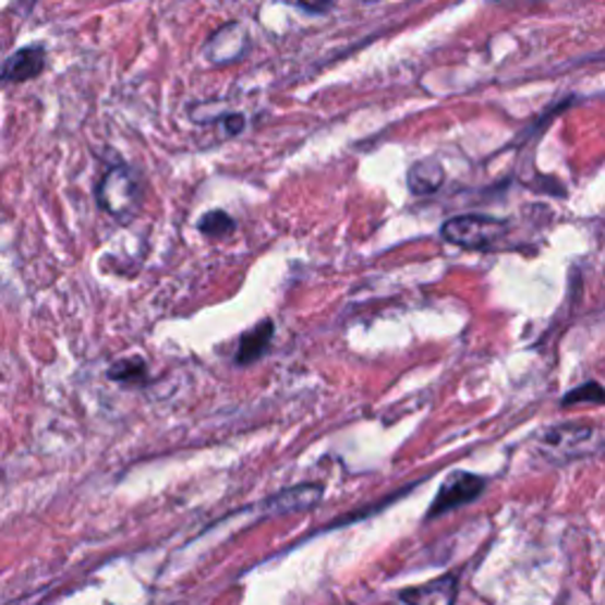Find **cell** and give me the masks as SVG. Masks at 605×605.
Returning <instances> with one entry per match:
<instances>
[{"mask_svg":"<svg viewBox=\"0 0 605 605\" xmlns=\"http://www.w3.org/2000/svg\"><path fill=\"white\" fill-rule=\"evenodd\" d=\"M97 202L109 216L119 220L133 218L140 204H143V187H140L137 176L129 166L111 168L97 187Z\"/></svg>","mask_w":605,"mask_h":605,"instance_id":"cell-1","label":"cell"},{"mask_svg":"<svg viewBox=\"0 0 605 605\" xmlns=\"http://www.w3.org/2000/svg\"><path fill=\"white\" fill-rule=\"evenodd\" d=\"M509 230V222L489 216H457L449 218L443 225V237L445 242L461 246V249H473L483 251L489 249L495 242Z\"/></svg>","mask_w":605,"mask_h":605,"instance_id":"cell-2","label":"cell"},{"mask_svg":"<svg viewBox=\"0 0 605 605\" xmlns=\"http://www.w3.org/2000/svg\"><path fill=\"white\" fill-rule=\"evenodd\" d=\"M487 481L481 475H473V473H455V475H449L447 481L443 483L440 487V495L438 499H435L431 504V509H428V518L433 516H443L447 511H452V509H459V506L463 504H469L473 499L481 497V492L485 489Z\"/></svg>","mask_w":605,"mask_h":605,"instance_id":"cell-3","label":"cell"},{"mask_svg":"<svg viewBox=\"0 0 605 605\" xmlns=\"http://www.w3.org/2000/svg\"><path fill=\"white\" fill-rule=\"evenodd\" d=\"M249 46V34L244 32L242 24H228L208 38L206 44V58L214 64H232L246 52Z\"/></svg>","mask_w":605,"mask_h":605,"instance_id":"cell-4","label":"cell"},{"mask_svg":"<svg viewBox=\"0 0 605 605\" xmlns=\"http://www.w3.org/2000/svg\"><path fill=\"white\" fill-rule=\"evenodd\" d=\"M400 601L407 605H455L457 601V577L443 574L438 580L421 586L400 591Z\"/></svg>","mask_w":605,"mask_h":605,"instance_id":"cell-5","label":"cell"},{"mask_svg":"<svg viewBox=\"0 0 605 605\" xmlns=\"http://www.w3.org/2000/svg\"><path fill=\"white\" fill-rule=\"evenodd\" d=\"M322 495H325V489H322V485H315V483L291 487V489L279 492V495L267 499L265 501V511L267 513L311 511L322 501Z\"/></svg>","mask_w":605,"mask_h":605,"instance_id":"cell-6","label":"cell"},{"mask_svg":"<svg viewBox=\"0 0 605 605\" xmlns=\"http://www.w3.org/2000/svg\"><path fill=\"white\" fill-rule=\"evenodd\" d=\"M44 69H46L44 48H22L5 62L0 78L5 83H24L36 78L38 74H44Z\"/></svg>","mask_w":605,"mask_h":605,"instance_id":"cell-7","label":"cell"},{"mask_svg":"<svg viewBox=\"0 0 605 605\" xmlns=\"http://www.w3.org/2000/svg\"><path fill=\"white\" fill-rule=\"evenodd\" d=\"M443 182H445V168L438 159L416 161L410 168V173H407V187L419 196H426V194H433L435 190H440Z\"/></svg>","mask_w":605,"mask_h":605,"instance_id":"cell-8","label":"cell"},{"mask_svg":"<svg viewBox=\"0 0 605 605\" xmlns=\"http://www.w3.org/2000/svg\"><path fill=\"white\" fill-rule=\"evenodd\" d=\"M591 438H594V428L589 426H558L544 435V443L546 447H556L560 455L574 457L584 452V445L589 447Z\"/></svg>","mask_w":605,"mask_h":605,"instance_id":"cell-9","label":"cell"},{"mask_svg":"<svg viewBox=\"0 0 605 605\" xmlns=\"http://www.w3.org/2000/svg\"><path fill=\"white\" fill-rule=\"evenodd\" d=\"M273 336H275V325L270 319H265L251 331H246L237 348V364H251L261 360L265 355V350L270 348Z\"/></svg>","mask_w":605,"mask_h":605,"instance_id":"cell-10","label":"cell"},{"mask_svg":"<svg viewBox=\"0 0 605 605\" xmlns=\"http://www.w3.org/2000/svg\"><path fill=\"white\" fill-rule=\"evenodd\" d=\"M234 230H237V222L230 214H225V210H208V214H204L199 220V232L208 239L230 237Z\"/></svg>","mask_w":605,"mask_h":605,"instance_id":"cell-11","label":"cell"},{"mask_svg":"<svg viewBox=\"0 0 605 605\" xmlns=\"http://www.w3.org/2000/svg\"><path fill=\"white\" fill-rule=\"evenodd\" d=\"M145 376H147V364L140 358L121 360L117 364H111L109 370L111 382H119V384H140L145 382Z\"/></svg>","mask_w":605,"mask_h":605,"instance_id":"cell-12","label":"cell"},{"mask_svg":"<svg viewBox=\"0 0 605 605\" xmlns=\"http://www.w3.org/2000/svg\"><path fill=\"white\" fill-rule=\"evenodd\" d=\"M577 402H594L601 404L603 402V388L598 384H584L580 388H574L572 392H568L566 398H562V404H577Z\"/></svg>","mask_w":605,"mask_h":605,"instance_id":"cell-13","label":"cell"},{"mask_svg":"<svg viewBox=\"0 0 605 605\" xmlns=\"http://www.w3.org/2000/svg\"><path fill=\"white\" fill-rule=\"evenodd\" d=\"M222 125H225V131H228V135H237V133L244 131L246 119L242 114H230V117L222 119Z\"/></svg>","mask_w":605,"mask_h":605,"instance_id":"cell-14","label":"cell"},{"mask_svg":"<svg viewBox=\"0 0 605 605\" xmlns=\"http://www.w3.org/2000/svg\"><path fill=\"white\" fill-rule=\"evenodd\" d=\"M299 3L307 12H327L334 5V0H299Z\"/></svg>","mask_w":605,"mask_h":605,"instance_id":"cell-15","label":"cell"},{"mask_svg":"<svg viewBox=\"0 0 605 605\" xmlns=\"http://www.w3.org/2000/svg\"><path fill=\"white\" fill-rule=\"evenodd\" d=\"M495 3H518V0H495Z\"/></svg>","mask_w":605,"mask_h":605,"instance_id":"cell-16","label":"cell"}]
</instances>
